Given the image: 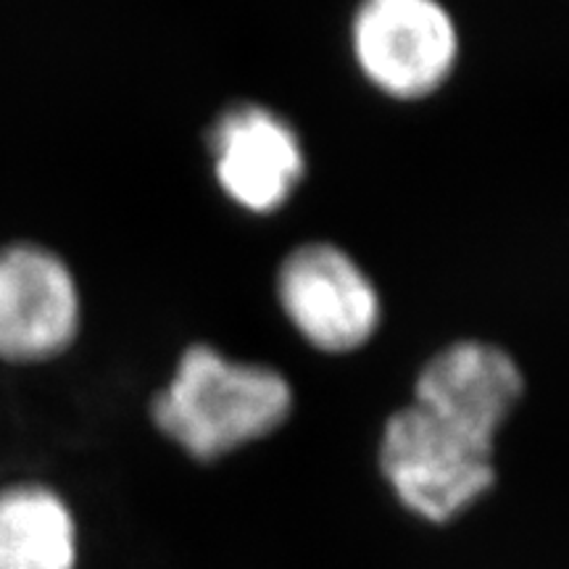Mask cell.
<instances>
[{
    "label": "cell",
    "mask_w": 569,
    "mask_h": 569,
    "mask_svg": "<svg viewBox=\"0 0 569 569\" xmlns=\"http://www.w3.org/2000/svg\"><path fill=\"white\" fill-rule=\"evenodd\" d=\"M293 401L288 377L274 367L193 343L153 396L151 419L190 459L209 465L280 430L293 415Z\"/></svg>",
    "instance_id": "6da1fadb"
},
{
    "label": "cell",
    "mask_w": 569,
    "mask_h": 569,
    "mask_svg": "<svg viewBox=\"0 0 569 569\" xmlns=\"http://www.w3.org/2000/svg\"><path fill=\"white\" fill-rule=\"evenodd\" d=\"M80 530L53 488L19 482L0 490V569H77Z\"/></svg>",
    "instance_id": "ba28073f"
},
{
    "label": "cell",
    "mask_w": 569,
    "mask_h": 569,
    "mask_svg": "<svg viewBox=\"0 0 569 569\" xmlns=\"http://www.w3.org/2000/svg\"><path fill=\"white\" fill-rule=\"evenodd\" d=\"M82 298L61 256L34 243L0 248V359L51 361L80 336Z\"/></svg>",
    "instance_id": "5b68a950"
},
{
    "label": "cell",
    "mask_w": 569,
    "mask_h": 569,
    "mask_svg": "<svg viewBox=\"0 0 569 569\" xmlns=\"http://www.w3.org/2000/svg\"><path fill=\"white\" fill-rule=\"evenodd\" d=\"M361 77L393 101H425L459 61V32L438 0H361L351 24Z\"/></svg>",
    "instance_id": "3957f363"
},
{
    "label": "cell",
    "mask_w": 569,
    "mask_h": 569,
    "mask_svg": "<svg viewBox=\"0 0 569 569\" xmlns=\"http://www.w3.org/2000/svg\"><path fill=\"white\" fill-rule=\"evenodd\" d=\"M525 396L515 356L486 340H457L425 361L411 403L480 443L496 446Z\"/></svg>",
    "instance_id": "52a82bcc"
},
{
    "label": "cell",
    "mask_w": 569,
    "mask_h": 569,
    "mask_svg": "<svg viewBox=\"0 0 569 569\" xmlns=\"http://www.w3.org/2000/svg\"><path fill=\"white\" fill-rule=\"evenodd\" d=\"M219 190L248 213H277L306 174L303 146L293 124L261 103H238L209 134Z\"/></svg>",
    "instance_id": "8992f818"
},
{
    "label": "cell",
    "mask_w": 569,
    "mask_h": 569,
    "mask_svg": "<svg viewBox=\"0 0 569 569\" xmlns=\"http://www.w3.org/2000/svg\"><path fill=\"white\" fill-rule=\"evenodd\" d=\"M493 453L496 446L480 443L409 403L382 425L377 461L382 480L409 515L446 525L493 490Z\"/></svg>",
    "instance_id": "7a4b0ae2"
},
{
    "label": "cell",
    "mask_w": 569,
    "mask_h": 569,
    "mask_svg": "<svg viewBox=\"0 0 569 569\" xmlns=\"http://www.w3.org/2000/svg\"><path fill=\"white\" fill-rule=\"evenodd\" d=\"M274 290L290 327L322 353L359 351L380 330V290L336 243L293 248L277 269Z\"/></svg>",
    "instance_id": "277c9868"
}]
</instances>
